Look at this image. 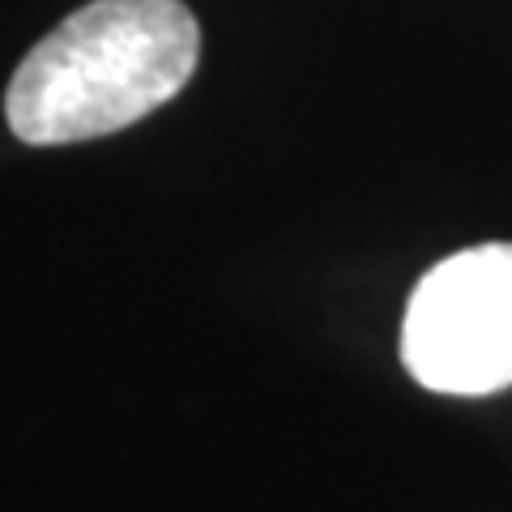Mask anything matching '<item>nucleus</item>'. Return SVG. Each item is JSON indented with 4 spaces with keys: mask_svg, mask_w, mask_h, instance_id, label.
Returning <instances> with one entry per match:
<instances>
[{
    "mask_svg": "<svg viewBox=\"0 0 512 512\" xmlns=\"http://www.w3.org/2000/svg\"><path fill=\"white\" fill-rule=\"evenodd\" d=\"M201 60V26L180 0H90L30 47L5 90L26 146H73L146 120Z\"/></svg>",
    "mask_w": 512,
    "mask_h": 512,
    "instance_id": "1",
    "label": "nucleus"
},
{
    "mask_svg": "<svg viewBox=\"0 0 512 512\" xmlns=\"http://www.w3.org/2000/svg\"><path fill=\"white\" fill-rule=\"evenodd\" d=\"M402 363L431 393L487 397L512 384V244L444 256L414 286Z\"/></svg>",
    "mask_w": 512,
    "mask_h": 512,
    "instance_id": "2",
    "label": "nucleus"
}]
</instances>
